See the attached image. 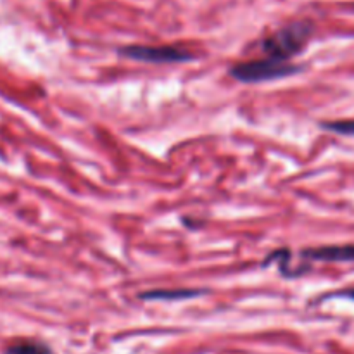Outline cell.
I'll return each instance as SVG.
<instances>
[{
	"instance_id": "1",
	"label": "cell",
	"mask_w": 354,
	"mask_h": 354,
	"mask_svg": "<svg viewBox=\"0 0 354 354\" xmlns=\"http://www.w3.org/2000/svg\"><path fill=\"white\" fill-rule=\"evenodd\" d=\"M313 35V23L310 21H296L287 26L280 28L275 33L266 37L259 44L266 57L279 59V61H290L306 47Z\"/></svg>"
},
{
	"instance_id": "2",
	"label": "cell",
	"mask_w": 354,
	"mask_h": 354,
	"mask_svg": "<svg viewBox=\"0 0 354 354\" xmlns=\"http://www.w3.org/2000/svg\"><path fill=\"white\" fill-rule=\"evenodd\" d=\"M301 68L290 61H279L272 57L252 59L239 62L230 68V75L241 83H261L270 80H279L299 73Z\"/></svg>"
},
{
	"instance_id": "3",
	"label": "cell",
	"mask_w": 354,
	"mask_h": 354,
	"mask_svg": "<svg viewBox=\"0 0 354 354\" xmlns=\"http://www.w3.org/2000/svg\"><path fill=\"white\" fill-rule=\"evenodd\" d=\"M120 54L131 61L152 62V64H171V62H187L194 59L192 52L175 45H128L120 48Z\"/></svg>"
},
{
	"instance_id": "4",
	"label": "cell",
	"mask_w": 354,
	"mask_h": 354,
	"mask_svg": "<svg viewBox=\"0 0 354 354\" xmlns=\"http://www.w3.org/2000/svg\"><path fill=\"white\" fill-rule=\"evenodd\" d=\"M304 261H324V263H354V244L346 245H324V248H311L301 251Z\"/></svg>"
},
{
	"instance_id": "5",
	"label": "cell",
	"mask_w": 354,
	"mask_h": 354,
	"mask_svg": "<svg viewBox=\"0 0 354 354\" xmlns=\"http://www.w3.org/2000/svg\"><path fill=\"white\" fill-rule=\"evenodd\" d=\"M204 290H194V289H171V290H151V292L140 294L142 299L149 301H180V299H189V297L203 296Z\"/></svg>"
},
{
	"instance_id": "6",
	"label": "cell",
	"mask_w": 354,
	"mask_h": 354,
	"mask_svg": "<svg viewBox=\"0 0 354 354\" xmlns=\"http://www.w3.org/2000/svg\"><path fill=\"white\" fill-rule=\"evenodd\" d=\"M3 354H52L50 348L38 341H16L7 346Z\"/></svg>"
},
{
	"instance_id": "7",
	"label": "cell",
	"mask_w": 354,
	"mask_h": 354,
	"mask_svg": "<svg viewBox=\"0 0 354 354\" xmlns=\"http://www.w3.org/2000/svg\"><path fill=\"white\" fill-rule=\"evenodd\" d=\"M324 130L334 131L337 135H346V137H354V120H337V121H325L320 124Z\"/></svg>"
},
{
	"instance_id": "8",
	"label": "cell",
	"mask_w": 354,
	"mask_h": 354,
	"mask_svg": "<svg viewBox=\"0 0 354 354\" xmlns=\"http://www.w3.org/2000/svg\"><path fill=\"white\" fill-rule=\"evenodd\" d=\"M334 296H337V297H348V299L354 301V287H353V289H346V290H341V292L334 294Z\"/></svg>"
},
{
	"instance_id": "9",
	"label": "cell",
	"mask_w": 354,
	"mask_h": 354,
	"mask_svg": "<svg viewBox=\"0 0 354 354\" xmlns=\"http://www.w3.org/2000/svg\"><path fill=\"white\" fill-rule=\"evenodd\" d=\"M353 12H354V7H353Z\"/></svg>"
}]
</instances>
